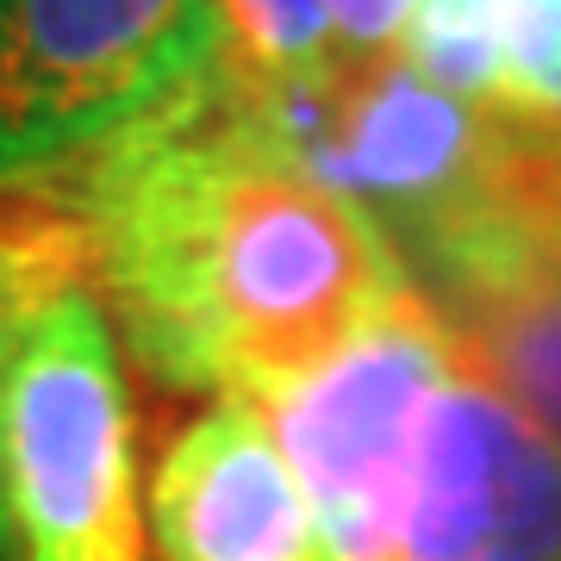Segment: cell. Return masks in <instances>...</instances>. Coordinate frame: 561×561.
Returning a JSON list of instances; mask_svg holds the SVG:
<instances>
[{
	"mask_svg": "<svg viewBox=\"0 0 561 561\" xmlns=\"http://www.w3.org/2000/svg\"><path fill=\"white\" fill-rule=\"evenodd\" d=\"M81 243L144 368L213 400L268 405L412 294L381 225L225 69L88 157Z\"/></svg>",
	"mask_w": 561,
	"mask_h": 561,
	"instance_id": "obj_1",
	"label": "cell"
},
{
	"mask_svg": "<svg viewBox=\"0 0 561 561\" xmlns=\"http://www.w3.org/2000/svg\"><path fill=\"white\" fill-rule=\"evenodd\" d=\"M7 500L20 561H144L113 319L57 256L25 287L7 350Z\"/></svg>",
	"mask_w": 561,
	"mask_h": 561,
	"instance_id": "obj_2",
	"label": "cell"
},
{
	"mask_svg": "<svg viewBox=\"0 0 561 561\" xmlns=\"http://www.w3.org/2000/svg\"><path fill=\"white\" fill-rule=\"evenodd\" d=\"M219 62L213 0H0V181L94 157Z\"/></svg>",
	"mask_w": 561,
	"mask_h": 561,
	"instance_id": "obj_3",
	"label": "cell"
},
{
	"mask_svg": "<svg viewBox=\"0 0 561 561\" xmlns=\"http://www.w3.org/2000/svg\"><path fill=\"white\" fill-rule=\"evenodd\" d=\"M250 94L331 194L381 225L400 262L468 219L512 150V119L443 94L405 57H337L312 81Z\"/></svg>",
	"mask_w": 561,
	"mask_h": 561,
	"instance_id": "obj_4",
	"label": "cell"
},
{
	"mask_svg": "<svg viewBox=\"0 0 561 561\" xmlns=\"http://www.w3.org/2000/svg\"><path fill=\"white\" fill-rule=\"evenodd\" d=\"M456 362V331L412 287L337 362L262 405L312 500L331 561H400L419 481V424Z\"/></svg>",
	"mask_w": 561,
	"mask_h": 561,
	"instance_id": "obj_5",
	"label": "cell"
},
{
	"mask_svg": "<svg viewBox=\"0 0 561 561\" xmlns=\"http://www.w3.org/2000/svg\"><path fill=\"white\" fill-rule=\"evenodd\" d=\"M400 561H561V443L468 356L424 405Z\"/></svg>",
	"mask_w": 561,
	"mask_h": 561,
	"instance_id": "obj_6",
	"label": "cell"
},
{
	"mask_svg": "<svg viewBox=\"0 0 561 561\" xmlns=\"http://www.w3.org/2000/svg\"><path fill=\"white\" fill-rule=\"evenodd\" d=\"M150 530L162 561H331L275 424L250 400H213L169 443Z\"/></svg>",
	"mask_w": 561,
	"mask_h": 561,
	"instance_id": "obj_7",
	"label": "cell"
},
{
	"mask_svg": "<svg viewBox=\"0 0 561 561\" xmlns=\"http://www.w3.org/2000/svg\"><path fill=\"white\" fill-rule=\"evenodd\" d=\"M405 62L493 119L561 131V0H419Z\"/></svg>",
	"mask_w": 561,
	"mask_h": 561,
	"instance_id": "obj_8",
	"label": "cell"
},
{
	"mask_svg": "<svg viewBox=\"0 0 561 561\" xmlns=\"http://www.w3.org/2000/svg\"><path fill=\"white\" fill-rule=\"evenodd\" d=\"M225 25V76L243 88H294L337 62L324 0H213Z\"/></svg>",
	"mask_w": 561,
	"mask_h": 561,
	"instance_id": "obj_9",
	"label": "cell"
},
{
	"mask_svg": "<svg viewBox=\"0 0 561 561\" xmlns=\"http://www.w3.org/2000/svg\"><path fill=\"white\" fill-rule=\"evenodd\" d=\"M50 250L44 243H7L0 238V561H20L13 542V500H7V350H13V324H20V300L32 275H38Z\"/></svg>",
	"mask_w": 561,
	"mask_h": 561,
	"instance_id": "obj_10",
	"label": "cell"
},
{
	"mask_svg": "<svg viewBox=\"0 0 561 561\" xmlns=\"http://www.w3.org/2000/svg\"><path fill=\"white\" fill-rule=\"evenodd\" d=\"M331 32H337V57L368 62V57H393L405 44V25L419 13V0H324Z\"/></svg>",
	"mask_w": 561,
	"mask_h": 561,
	"instance_id": "obj_11",
	"label": "cell"
}]
</instances>
